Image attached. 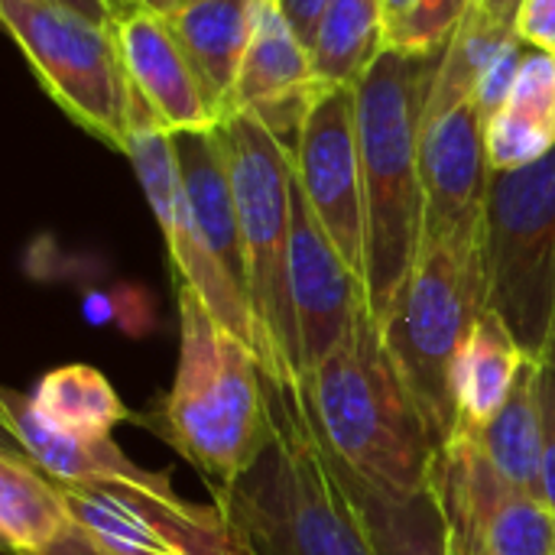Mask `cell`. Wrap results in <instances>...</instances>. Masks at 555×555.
I'll list each match as a JSON object with an SVG mask.
<instances>
[{
    "label": "cell",
    "instance_id": "cell-1",
    "mask_svg": "<svg viewBox=\"0 0 555 555\" xmlns=\"http://www.w3.org/2000/svg\"><path fill=\"white\" fill-rule=\"evenodd\" d=\"M270 439L228 488H211L241 555H377L302 377L270 380Z\"/></svg>",
    "mask_w": 555,
    "mask_h": 555
},
{
    "label": "cell",
    "instance_id": "cell-2",
    "mask_svg": "<svg viewBox=\"0 0 555 555\" xmlns=\"http://www.w3.org/2000/svg\"><path fill=\"white\" fill-rule=\"evenodd\" d=\"M179 361L166 393L133 423L182 455L211 488L234 485L270 439V387L247 338L228 328L205 299L176 283Z\"/></svg>",
    "mask_w": 555,
    "mask_h": 555
},
{
    "label": "cell",
    "instance_id": "cell-3",
    "mask_svg": "<svg viewBox=\"0 0 555 555\" xmlns=\"http://www.w3.org/2000/svg\"><path fill=\"white\" fill-rule=\"evenodd\" d=\"M302 387L325 446L351 478L397 498L433 481L442 449L400 377L371 306L302 374Z\"/></svg>",
    "mask_w": 555,
    "mask_h": 555
},
{
    "label": "cell",
    "instance_id": "cell-4",
    "mask_svg": "<svg viewBox=\"0 0 555 555\" xmlns=\"http://www.w3.org/2000/svg\"><path fill=\"white\" fill-rule=\"evenodd\" d=\"M439 55L384 49L354 85L364 179V286L374 319L387 312L423 247V107Z\"/></svg>",
    "mask_w": 555,
    "mask_h": 555
},
{
    "label": "cell",
    "instance_id": "cell-5",
    "mask_svg": "<svg viewBox=\"0 0 555 555\" xmlns=\"http://www.w3.org/2000/svg\"><path fill=\"white\" fill-rule=\"evenodd\" d=\"M250 270V306L260 328V364L270 380L302 377V348L289 296L293 156L254 114L218 124Z\"/></svg>",
    "mask_w": 555,
    "mask_h": 555
},
{
    "label": "cell",
    "instance_id": "cell-6",
    "mask_svg": "<svg viewBox=\"0 0 555 555\" xmlns=\"http://www.w3.org/2000/svg\"><path fill=\"white\" fill-rule=\"evenodd\" d=\"M485 309V247L433 244L420 250L410 276L377 319L384 345L439 449L455 433L452 364Z\"/></svg>",
    "mask_w": 555,
    "mask_h": 555
},
{
    "label": "cell",
    "instance_id": "cell-7",
    "mask_svg": "<svg viewBox=\"0 0 555 555\" xmlns=\"http://www.w3.org/2000/svg\"><path fill=\"white\" fill-rule=\"evenodd\" d=\"M485 273L488 309L540 361L555 315V150L524 169H491Z\"/></svg>",
    "mask_w": 555,
    "mask_h": 555
},
{
    "label": "cell",
    "instance_id": "cell-8",
    "mask_svg": "<svg viewBox=\"0 0 555 555\" xmlns=\"http://www.w3.org/2000/svg\"><path fill=\"white\" fill-rule=\"evenodd\" d=\"M0 20L46 94L114 150L130 140V81L107 23L42 0H0Z\"/></svg>",
    "mask_w": 555,
    "mask_h": 555
},
{
    "label": "cell",
    "instance_id": "cell-9",
    "mask_svg": "<svg viewBox=\"0 0 555 555\" xmlns=\"http://www.w3.org/2000/svg\"><path fill=\"white\" fill-rule=\"evenodd\" d=\"M433 481L468 555H555L553 507L511 485L472 433H452Z\"/></svg>",
    "mask_w": 555,
    "mask_h": 555
},
{
    "label": "cell",
    "instance_id": "cell-10",
    "mask_svg": "<svg viewBox=\"0 0 555 555\" xmlns=\"http://www.w3.org/2000/svg\"><path fill=\"white\" fill-rule=\"evenodd\" d=\"M72 517L111 555H241L218 504L156 498L124 485H62Z\"/></svg>",
    "mask_w": 555,
    "mask_h": 555
},
{
    "label": "cell",
    "instance_id": "cell-11",
    "mask_svg": "<svg viewBox=\"0 0 555 555\" xmlns=\"http://www.w3.org/2000/svg\"><path fill=\"white\" fill-rule=\"evenodd\" d=\"M293 176L319 224L364 280V179L354 85H322L293 150Z\"/></svg>",
    "mask_w": 555,
    "mask_h": 555
},
{
    "label": "cell",
    "instance_id": "cell-12",
    "mask_svg": "<svg viewBox=\"0 0 555 555\" xmlns=\"http://www.w3.org/2000/svg\"><path fill=\"white\" fill-rule=\"evenodd\" d=\"M420 176H423V247L433 244L485 247V205L491 185V163L485 150V117L475 98L436 117H423Z\"/></svg>",
    "mask_w": 555,
    "mask_h": 555
},
{
    "label": "cell",
    "instance_id": "cell-13",
    "mask_svg": "<svg viewBox=\"0 0 555 555\" xmlns=\"http://www.w3.org/2000/svg\"><path fill=\"white\" fill-rule=\"evenodd\" d=\"M124 156L130 159L143 185V195L153 208V218L159 221V231L166 237L172 280L192 286L228 328H234L241 338L254 345L260 358V328L254 319V306L234 289V283L221 273V267L195 234L172 133H166L163 127H137L127 140Z\"/></svg>",
    "mask_w": 555,
    "mask_h": 555
},
{
    "label": "cell",
    "instance_id": "cell-14",
    "mask_svg": "<svg viewBox=\"0 0 555 555\" xmlns=\"http://www.w3.org/2000/svg\"><path fill=\"white\" fill-rule=\"evenodd\" d=\"M111 29L117 36L130 81V133L137 127H163L166 133H182L211 130L221 124L163 13L133 10L114 20Z\"/></svg>",
    "mask_w": 555,
    "mask_h": 555
},
{
    "label": "cell",
    "instance_id": "cell-15",
    "mask_svg": "<svg viewBox=\"0 0 555 555\" xmlns=\"http://www.w3.org/2000/svg\"><path fill=\"white\" fill-rule=\"evenodd\" d=\"M289 296L302 348V374L315 367L354 325L367 302L364 280L338 254L293 176Z\"/></svg>",
    "mask_w": 555,
    "mask_h": 555
},
{
    "label": "cell",
    "instance_id": "cell-16",
    "mask_svg": "<svg viewBox=\"0 0 555 555\" xmlns=\"http://www.w3.org/2000/svg\"><path fill=\"white\" fill-rule=\"evenodd\" d=\"M0 420L7 436L59 485H124L156 498H179L169 472H150L137 465L114 439H75L59 433L36 413L29 393L3 390Z\"/></svg>",
    "mask_w": 555,
    "mask_h": 555
},
{
    "label": "cell",
    "instance_id": "cell-17",
    "mask_svg": "<svg viewBox=\"0 0 555 555\" xmlns=\"http://www.w3.org/2000/svg\"><path fill=\"white\" fill-rule=\"evenodd\" d=\"M172 146H176L195 234H198L202 247L215 257L221 273L234 283V289L250 302L247 247H244V234H241L237 202H234L218 127L172 133Z\"/></svg>",
    "mask_w": 555,
    "mask_h": 555
},
{
    "label": "cell",
    "instance_id": "cell-18",
    "mask_svg": "<svg viewBox=\"0 0 555 555\" xmlns=\"http://www.w3.org/2000/svg\"><path fill=\"white\" fill-rule=\"evenodd\" d=\"M315 88L319 81L306 39L286 20L276 0H260L228 114H257L270 104L302 98Z\"/></svg>",
    "mask_w": 555,
    "mask_h": 555
},
{
    "label": "cell",
    "instance_id": "cell-19",
    "mask_svg": "<svg viewBox=\"0 0 555 555\" xmlns=\"http://www.w3.org/2000/svg\"><path fill=\"white\" fill-rule=\"evenodd\" d=\"M260 0H185L166 13L205 98L224 120Z\"/></svg>",
    "mask_w": 555,
    "mask_h": 555
},
{
    "label": "cell",
    "instance_id": "cell-20",
    "mask_svg": "<svg viewBox=\"0 0 555 555\" xmlns=\"http://www.w3.org/2000/svg\"><path fill=\"white\" fill-rule=\"evenodd\" d=\"M485 150L494 172L524 169L555 150V52L527 49L517 81L485 124Z\"/></svg>",
    "mask_w": 555,
    "mask_h": 555
},
{
    "label": "cell",
    "instance_id": "cell-21",
    "mask_svg": "<svg viewBox=\"0 0 555 555\" xmlns=\"http://www.w3.org/2000/svg\"><path fill=\"white\" fill-rule=\"evenodd\" d=\"M530 354L498 312L485 309L452 364L455 433H481L511 400Z\"/></svg>",
    "mask_w": 555,
    "mask_h": 555
},
{
    "label": "cell",
    "instance_id": "cell-22",
    "mask_svg": "<svg viewBox=\"0 0 555 555\" xmlns=\"http://www.w3.org/2000/svg\"><path fill=\"white\" fill-rule=\"evenodd\" d=\"M78 530L62 485L20 446L0 452V537L10 555L39 553Z\"/></svg>",
    "mask_w": 555,
    "mask_h": 555
},
{
    "label": "cell",
    "instance_id": "cell-23",
    "mask_svg": "<svg viewBox=\"0 0 555 555\" xmlns=\"http://www.w3.org/2000/svg\"><path fill=\"white\" fill-rule=\"evenodd\" d=\"M345 478L377 555H468L442 507L436 481L416 494L397 498L351 478L348 472Z\"/></svg>",
    "mask_w": 555,
    "mask_h": 555
},
{
    "label": "cell",
    "instance_id": "cell-24",
    "mask_svg": "<svg viewBox=\"0 0 555 555\" xmlns=\"http://www.w3.org/2000/svg\"><path fill=\"white\" fill-rule=\"evenodd\" d=\"M29 400L49 426L75 439H111L120 423L133 420L111 380L91 364L46 371L33 384Z\"/></svg>",
    "mask_w": 555,
    "mask_h": 555
},
{
    "label": "cell",
    "instance_id": "cell-25",
    "mask_svg": "<svg viewBox=\"0 0 555 555\" xmlns=\"http://www.w3.org/2000/svg\"><path fill=\"white\" fill-rule=\"evenodd\" d=\"M384 0H328L309 39L315 81L358 85L384 52Z\"/></svg>",
    "mask_w": 555,
    "mask_h": 555
},
{
    "label": "cell",
    "instance_id": "cell-26",
    "mask_svg": "<svg viewBox=\"0 0 555 555\" xmlns=\"http://www.w3.org/2000/svg\"><path fill=\"white\" fill-rule=\"evenodd\" d=\"M540 361L530 358L514 384L504 410L475 436L494 468L517 488L543 498V410H540Z\"/></svg>",
    "mask_w": 555,
    "mask_h": 555
},
{
    "label": "cell",
    "instance_id": "cell-27",
    "mask_svg": "<svg viewBox=\"0 0 555 555\" xmlns=\"http://www.w3.org/2000/svg\"><path fill=\"white\" fill-rule=\"evenodd\" d=\"M514 36V26H504L498 20H491L478 3L472 7L468 20L462 23V29L452 36V42L442 52L439 72L433 78L423 117H436L462 101L475 98V88L488 68V62L498 55V49Z\"/></svg>",
    "mask_w": 555,
    "mask_h": 555
},
{
    "label": "cell",
    "instance_id": "cell-28",
    "mask_svg": "<svg viewBox=\"0 0 555 555\" xmlns=\"http://www.w3.org/2000/svg\"><path fill=\"white\" fill-rule=\"evenodd\" d=\"M478 0H413L406 10L387 16L384 49L400 55H439L468 20Z\"/></svg>",
    "mask_w": 555,
    "mask_h": 555
},
{
    "label": "cell",
    "instance_id": "cell-29",
    "mask_svg": "<svg viewBox=\"0 0 555 555\" xmlns=\"http://www.w3.org/2000/svg\"><path fill=\"white\" fill-rule=\"evenodd\" d=\"M527 42L517 36V29H514V36L498 49V55L488 62V68H485V75H481V81H478V88H475V104H478V111H481V117H485V124L491 120V114L504 104V98L511 94V88H514V81H517V72H520V65H524V55H527Z\"/></svg>",
    "mask_w": 555,
    "mask_h": 555
},
{
    "label": "cell",
    "instance_id": "cell-30",
    "mask_svg": "<svg viewBox=\"0 0 555 555\" xmlns=\"http://www.w3.org/2000/svg\"><path fill=\"white\" fill-rule=\"evenodd\" d=\"M540 410H543V501L555 514V367L540 361Z\"/></svg>",
    "mask_w": 555,
    "mask_h": 555
},
{
    "label": "cell",
    "instance_id": "cell-31",
    "mask_svg": "<svg viewBox=\"0 0 555 555\" xmlns=\"http://www.w3.org/2000/svg\"><path fill=\"white\" fill-rule=\"evenodd\" d=\"M514 29L527 46L555 52V0H520Z\"/></svg>",
    "mask_w": 555,
    "mask_h": 555
},
{
    "label": "cell",
    "instance_id": "cell-32",
    "mask_svg": "<svg viewBox=\"0 0 555 555\" xmlns=\"http://www.w3.org/2000/svg\"><path fill=\"white\" fill-rule=\"evenodd\" d=\"M276 3H280V10L286 13V20L296 26V33H299V36L306 39V46H309L312 29H315L322 10L328 7V0H276Z\"/></svg>",
    "mask_w": 555,
    "mask_h": 555
},
{
    "label": "cell",
    "instance_id": "cell-33",
    "mask_svg": "<svg viewBox=\"0 0 555 555\" xmlns=\"http://www.w3.org/2000/svg\"><path fill=\"white\" fill-rule=\"evenodd\" d=\"M23 555H111L107 550H101L88 533L81 530H72L65 540L52 543L49 550H39V553H23Z\"/></svg>",
    "mask_w": 555,
    "mask_h": 555
},
{
    "label": "cell",
    "instance_id": "cell-34",
    "mask_svg": "<svg viewBox=\"0 0 555 555\" xmlns=\"http://www.w3.org/2000/svg\"><path fill=\"white\" fill-rule=\"evenodd\" d=\"M176 7H182V0H107V26L133 10H153V13H172Z\"/></svg>",
    "mask_w": 555,
    "mask_h": 555
},
{
    "label": "cell",
    "instance_id": "cell-35",
    "mask_svg": "<svg viewBox=\"0 0 555 555\" xmlns=\"http://www.w3.org/2000/svg\"><path fill=\"white\" fill-rule=\"evenodd\" d=\"M81 309H85V319L91 325H111L114 322V299H111V293H88Z\"/></svg>",
    "mask_w": 555,
    "mask_h": 555
},
{
    "label": "cell",
    "instance_id": "cell-36",
    "mask_svg": "<svg viewBox=\"0 0 555 555\" xmlns=\"http://www.w3.org/2000/svg\"><path fill=\"white\" fill-rule=\"evenodd\" d=\"M42 3H55V7L75 10L94 23H107V0H42Z\"/></svg>",
    "mask_w": 555,
    "mask_h": 555
},
{
    "label": "cell",
    "instance_id": "cell-37",
    "mask_svg": "<svg viewBox=\"0 0 555 555\" xmlns=\"http://www.w3.org/2000/svg\"><path fill=\"white\" fill-rule=\"evenodd\" d=\"M478 7H481L491 20H498V23H504V26H514L517 10H520V0H478Z\"/></svg>",
    "mask_w": 555,
    "mask_h": 555
},
{
    "label": "cell",
    "instance_id": "cell-38",
    "mask_svg": "<svg viewBox=\"0 0 555 555\" xmlns=\"http://www.w3.org/2000/svg\"><path fill=\"white\" fill-rule=\"evenodd\" d=\"M540 361H546L550 367H555V315H553V328H550V338H546V351H543V358Z\"/></svg>",
    "mask_w": 555,
    "mask_h": 555
},
{
    "label": "cell",
    "instance_id": "cell-39",
    "mask_svg": "<svg viewBox=\"0 0 555 555\" xmlns=\"http://www.w3.org/2000/svg\"><path fill=\"white\" fill-rule=\"evenodd\" d=\"M413 0H384V13L387 16H393V13H400V10H406Z\"/></svg>",
    "mask_w": 555,
    "mask_h": 555
},
{
    "label": "cell",
    "instance_id": "cell-40",
    "mask_svg": "<svg viewBox=\"0 0 555 555\" xmlns=\"http://www.w3.org/2000/svg\"><path fill=\"white\" fill-rule=\"evenodd\" d=\"M182 3H185V0H182Z\"/></svg>",
    "mask_w": 555,
    "mask_h": 555
}]
</instances>
